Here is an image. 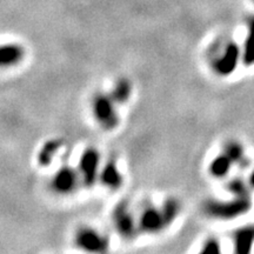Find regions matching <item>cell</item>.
<instances>
[{
  "label": "cell",
  "mask_w": 254,
  "mask_h": 254,
  "mask_svg": "<svg viewBox=\"0 0 254 254\" xmlns=\"http://www.w3.org/2000/svg\"><path fill=\"white\" fill-rule=\"evenodd\" d=\"M25 50L18 44H4L0 45V68L11 67L24 59Z\"/></svg>",
  "instance_id": "9"
},
{
  "label": "cell",
  "mask_w": 254,
  "mask_h": 254,
  "mask_svg": "<svg viewBox=\"0 0 254 254\" xmlns=\"http://www.w3.org/2000/svg\"><path fill=\"white\" fill-rule=\"evenodd\" d=\"M243 59L246 65H253L254 64V18L251 20L249 26V33H247L245 47H244Z\"/></svg>",
  "instance_id": "16"
},
{
  "label": "cell",
  "mask_w": 254,
  "mask_h": 254,
  "mask_svg": "<svg viewBox=\"0 0 254 254\" xmlns=\"http://www.w3.org/2000/svg\"><path fill=\"white\" fill-rule=\"evenodd\" d=\"M132 94V84L127 78H120L114 84L110 95L116 104H125Z\"/></svg>",
  "instance_id": "13"
},
{
  "label": "cell",
  "mask_w": 254,
  "mask_h": 254,
  "mask_svg": "<svg viewBox=\"0 0 254 254\" xmlns=\"http://www.w3.org/2000/svg\"><path fill=\"white\" fill-rule=\"evenodd\" d=\"M233 161L226 154L219 155L209 165V172L215 178H222L227 176L231 170V165Z\"/></svg>",
  "instance_id": "14"
},
{
  "label": "cell",
  "mask_w": 254,
  "mask_h": 254,
  "mask_svg": "<svg viewBox=\"0 0 254 254\" xmlns=\"http://www.w3.org/2000/svg\"><path fill=\"white\" fill-rule=\"evenodd\" d=\"M250 183H251V185H252V186L254 187V171H253V173L251 174V178H250Z\"/></svg>",
  "instance_id": "20"
},
{
  "label": "cell",
  "mask_w": 254,
  "mask_h": 254,
  "mask_svg": "<svg viewBox=\"0 0 254 254\" xmlns=\"http://www.w3.org/2000/svg\"><path fill=\"white\" fill-rule=\"evenodd\" d=\"M75 244L81 250L93 253L106 252L110 246L109 239L106 237L90 227L81 228L78 231L75 236Z\"/></svg>",
  "instance_id": "5"
},
{
  "label": "cell",
  "mask_w": 254,
  "mask_h": 254,
  "mask_svg": "<svg viewBox=\"0 0 254 254\" xmlns=\"http://www.w3.org/2000/svg\"><path fill=\"white\" fill-rule=\"evenodd\" d=\"M163 215L166 220L167 225L170 226L172 222L178 218V215L180 213V204L177 199L174 198H168L164 201L163 206L160 207Z\"/></svg>",
  "instance_id": "15"
},
{
  "label": "cell",
  "mask_w": 254,
  "mask_h": 254,
  "mask_svg": "<svg viewBox=\"0 0 254 254\" xmlns=\"http://www.w3.org/2000/svg\"><path fill=\"white\" fill-rule=\"evenodd\" d=\"M251 207V201L249 198H241L236 196V199L230 200V201H215V200H209L206 202L205 209L206 213L211 217L217 219H228L238 218L239 215L246 213Z\"/></svg>",
  "instance_id": "1"
},
{
  "label": "cell",
  "mask_w": 254,
  "mask_h": 254,
  "mask_svg": "<svg viewBox=\"0 0 254 254\" xmlns=\"http://www.w3.org/2000/svg\"><path fill=\"white\" fill-rule=\"evenodd\" d=\"M112 220L114 227L123 238L132 239L133 237H135L139 226L126 202H120L116 206L112 213Z\"/></svg>",
  "instance_id": "4"
},
{
  "label": "cell",
  "mask_w": 254,
  "mask_h": 254,
  "mask_svg": "<svg viewBox=\"0 0 254 254\" xmlns=\"http://www.w3.org/2000/svg\"><path fill=\"white\" fill-rule=\"evenodd\" d=\"M100 154L95 148H86L79 159V174L82 184L86 187H92L99 177Z\"/></svg>",
  "instance_id": "3"
},
{
  "label": "cell",
  "mask_w": 254,
  "mask_h": 254,
  "mask_svg": "<svg viewBox=\"0 0 254 254\" xmlns=\"http://www.w3.org/2000/svg\"><path fill=\"white\" fill-rule=\"evenodd\" d=\"M80 174L71 166H64L53 176L52 189L59 194H69L77 189Z\"/></svg>",
  "instance_id": "6"
},
{
  "label": "cell",
  "mask_w": 254,
  "mask_h": 254,
  "mask_svg": "<svg viewBox=\"0 0 254 254\" xmlns=\"http://www.w3.org/2000/svg\"><path fill=\"white\" fill-rule=\"evenodd\" d=\"M228 190L236 196L249 198V190H247V187L245 184H244L243 180L240 179L232 180V182L228 184Z\"/></svg>",
  "instance_id": "17"
},
{
  "label": "cell",
  "mask_w": 254,
  "mask_h": 254,
  "mask_svg": "<svg viewBox=\"0 0 254 254\" xmlns=\"http://www.w3.org/2000/svg\"><path fill=\"white\" fill-rule=\"evenodd\" d=\"M254 243V228H240L234 234V247L238 253H247L252 249Z\"/></svg>",
  "instance_id": "11"
},
{
  "label": "cell",
  "mask_w": 254,
  "mask_h": 254,
  "mask_svg": "<svg viewBox=\"0 0 254 254\" xmlns=\"http://www.w3.org/2000/svg\"><path fill=\"white\" fill-rule=\"evenodd\" d=\"M99 180L104 186L110 190H118L123 185V176L116 161H109L99 174Z\"/></svg>",
  "instance_id": "10"
},
{
  "label": "cell",
  "mask_w": 254,
  "mask_h": 254,
  "mask_svg": "<svg viewBox=\"0 0 254 254\" xmlns=\"http://www.w3.org/2000/svg\"><path fill=\"white\" fill-rule=\"evenodd\" d=\"M139 230L144 233H158L168 227L160 208L148 207L142 212L138 221Z\"/></svg>",
  "instance_id": "7"
},
{
  "label": "cell",
  "mask_w": 254,
  "mask_h": 254,
  "mask_svg": "<svg viewBox=\"0 0 254 254\" xmlns=\"http://www.w3.org/2000/svg\"><path fill=\"white\" fill-rule=\"evenodd\" d=\"M240 58V51L237 44L230 43L225 49L224 53L214 64L215 71L220 75L231 74L237 68Z\"/></svg>",
  "instance_id": "8"
},
{
  "label": "cell",
  "mask_w": 254,
  "mask_h": 254,
  "mask_svg": "<svg viewBox=\"0 0 254 254\" xmlns=\"http://www.w3.org/2000/svg\"><path fill=\"white\" fill-rule=\"evenodd\" d=\"M63 141L60 139H52V140L46 141L40 148L39 153H38V163L41 166H49L53 161L55 155L58 153V151L62 148Z\"/></svg>",
  "instance_id": "12"
},
{
  "label": "cell",
  "mask_w": 254,
  "mask_h": 254,
  "mask_svg": "<svg viewBox=\"0 0 254 254\" xmlns=\"http://www.w3.org/2000/svg\"><path fill=\"white\" fill-rule=\"evenodd\" d=\"M225 154L231 159L232 161H240L243 159V147L238 142H228L225 146Z\"/></svg>",
  "instance_id": "18"
},
{
  "label": "cell",
  "mask_w": 254,
  "mask_h": 254,
  "mask_svg": "<svg viewBox=\"0 0 254 254\" xmlns=\"http://www.w3.org/2000/svg\"><path fill=\"white\" fill-rule=\"evenodd\" d=\"M92 111L95 120L105 129H114L119 125V117L116 111V103L110 94L98 93L92 100Z\"/></svg>",
  "instance_id": "2"
},
{
  "label": "cell",
  "mask_w": 254,
  "mask_h": 254,
  "mask_svg": "<svg viewBox=\"0 0 254 254\" xmlns=\"http://www.w3.org/2000/svg\"><path fill=\"white\" fill-rule=\"evenodd\" d=\"M202 253L207 254H217L220 252V244H219L218 240L215 239H209L205 243L204 247L201 250Z\"/></svg>",
  "instance_id": "19"
}]
</instances>
